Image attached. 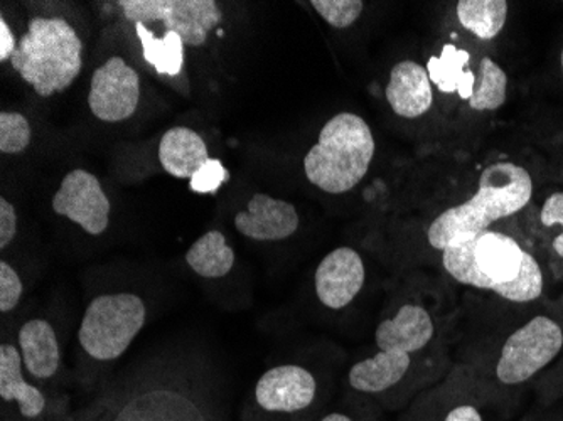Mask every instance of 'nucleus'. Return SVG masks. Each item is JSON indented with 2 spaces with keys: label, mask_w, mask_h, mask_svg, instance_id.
<instances>
[{
  "label": "nucleus",
  "mask_w": 563,
  "mask_h": 421,
  "mask_svg": "<svg viewBox=\"0 0 563 421\" xmlns=\"http://www.w3.org/2000/svg\"><path fill=\"white\" fill-rule=\"evenodd\" d=\"M201 135L188 126H174L161 139L159 163L177 179H189L210 160Z\"/></svg>",
  "instance_id": "19"
},
{
  "label": "nucleus",
  "mask_w": 563,
  "mask_h": 421,
  "mask_svg": "<svg viewBox=\"0 0 563 421\" xmlns=\"http://www.w3.org/2000/svg\"><path fill=\"white\" fill-rule=\"evenodd\" d=\"M145 318L144 300L135 293H103L88 303L78 342L91 359H119L144 329Z\"/></svg>",
  "instance_id": "6"
},
{
  "label": "nucleus",
  "mask_w": 563,
  "mask_h": 421,
  "mask_svg": "<svg viewBox=\"0 0 563 421\" xmlns=\"http://www.w3.org/2000/svg\"><path fill=\"white\" fill-rule=\"evenodd\" d=\"M141 100V78L125 59L110 58L91 76L88 107L101 122L117 123L131 119Z\"/></svg>",
  "instance_id": "9"
},
{
  "label": "nucleus",
  "mask_w": 563,
  "mask_h": 421,
  "mask_svg": "<svg viewBox=\"0 0 563 421\" xmlns=\"http://www.w3.org/2000/svg\"><path fill=\"white\" fill-rule=\"evenodd\" d=\"M44 421H228L213 392L189 378L156 376L120 383L80 410Z\"/></svg>",
  "instance_id": "1"
},
{
  "label": "nucleus",
  "mask_w": 563,
  "mask_h": 421,
  "mask_svg": "<svg viewBox=\"0 0 563 421\" xmlns=\"http://www.w3.org/2000/svg\"><path fill=\"white\" fill-rule=\"evenodd\" d=\"M81 51L80 36L66 19L34 18L11 56V65L40 97L47 98L68 90L80 76Z\"/></svg>",
  "instance_id": "4"
},
{
  "label": "nucleus",
  "mask_w": 563,
  "mask_h": 421,
  "mask_svg": "<svg viewBox=\"0 0 563 421\" xmlns=\"http://www.w3.org/2000/svg\"><path fill=\"white\" fill-rule=\"evenodd\" d=\"M319 421H356L350 417V414L341 413V411H334V413L325 414L324 418H321Z\"/></svg>",
  "instance_id": "34"
},
{
  "label": "nucleus",
  "mask_w": 563,
  "mask_h": 421,
  "mask_svg": "<svg viewBox=\"0 0 563 421\" xmlns=\"http://www.w3.org/2000/svg\"><path fill=\"white\" fill-rule=\"evenodd\" d=\"M311 5L334 30H347L365 9L362 0H312Z\"/></svg>",
  "instance_id": "28"
},
{
  "label": "nucleus",
  "mask_w": 563,
  "mask_h": 421,
  "mask_svg": "<svg viewBox=\"0 0 563 421\" xmlns=\"http://www.w3.org/2000/svg\"><path fill=\"white\" fill-rule=\"evenodd\" d=\"M438 325L423 303L407 302L391 318L383 319L375 331L376 350L419 356L435 341Z\"/></svg>",
  "instance_id": "13"
},
{
  "label": "nucleus",
  "mask_w": 563,
  "mask_h": 421,
  "mask_svg": "<svg viewBox=\"0 0 563 421\" xmlns=\"http://www.w3.org/2000/svg\"><path fill=\"white\" fill-rule=\"evenodd\" d=\"M227 179L228 170L224 169L221 160L210 159L191 177L189 186L196 195H211L217 192Z\"/></svg>",
  "instance_id": "31"
},
{
  "label": "nucleus",
  "mask_w": 563,
  "mask_h": 421,
  "mask_svg": "<svg viewBox=\"0 0 563 421\" xmlns=\"http://www.w3.org/2000/svg\"><path fill=\"white\" fill-rule=\"evenodd\" d=\"M560 65H562V69H563V49H562V55H560Z\"/></svg>",
  "instance_id": "35"
},
{
  "label": "nucleus",
  "mask_w": 563,
  "mask_h": 421,
  "mask_svg": "<svg viewBox=\"0 0 563 421\" xmlns=\"http://www.w3.org/2000/svg\"><path fill=\"white\" fill-rule=\"evenodd\" d=\"M474 75L473 93L467 100L470 109L474 112H496L501 109L508 98L509 80L505 69L495 59L483 56Z\"/></svg>",
  "instance_id": "22"
},
{
  "label": "nucleus",
  "mask_w": 563,
  "mask_h": 421,
  "mask_svg": "<svg viewBox=\"0 0 563 421\" xmlns=\"http://www.w3.org/2000/svg\"><path fill=\"white\" fill-rule=\"evenodd\" d=\"M525 253L527 250L514 236L488 230L471 242L441 252V263L457 284L506 300L509 284L523 268Z\"/></svg>",
  "instance_id": "5"
},
{
  "label": "nucleus",
  "mask_w": 563,
  "mask_h": 421,
  "mask_svg": "<svg viewBox=\"0 0 563 421\" xmlns=\"http://www.w3.org/2000/svg\"><path fill=\"white\" fill-rule=\"evenodd\" d=\"M562 350V325L550 315H533L503 341L493 379L503 388L525 385L550 366Z\"/></svg>",
  "instance_id": "7"
},
{
  "label": "nucleus",
  "mask_w": 563,
  "mask_h": 421,
  "mask_svg": "<svg viewBox=\"0 0 563 421\" xmlns=\"http://www.w3.org/2000/svg\"><path fill=\"white\" fill-rule=\"evenodd\" d=\"M467 62V53L464 51H452L448 47L444 53V58L441 62H433L432 71H441L442 78L435 80V84L441 85V90L445 93H454L459 91L463 100H470L473 93L474 75L473 71H464V65Z\"/></svg>",
  "instance_id": "25"
},
{
  "label": "nucleus",
  "mask_w": 563,
  "mask_h": 421,
  "mask_svg": "<svg viewBox=\"0 0 563 421\" xmlns=\"http://www.w3.org/2000/svg\"><path fill=\"white\" fill-rule=\"evenodd\" d=\"M135 31L148 65L154 66L159 75L177 76L181 73L185 65V41L179 34L167 31L166 36L156 37L145 24L135 25Z\"/></svg>",
  "instance_id": "23"
},
{
  "label": "nucleus",
  "mask_w": 563,
  "mask_h": 421,
  "mask_svg": "<svg viewBox=\"0 0 563 421\" xmlns=\"http://www.w3.org/2000/svg\"><path fill=\"white\" fill-rule=\"evenodd\" d=\"M318 397V379L307 367L282 364L261 376L255 386V401L274 414H294L311 408Z\"/></svg>",
  "instance_id": "11"
},
{
  "label": "nucleus",
  "mask_w": 563,
  "mask_h": 421,
  "mask_svg": "<svg viewBox=\"0 0 563 421\" xmlns=\"http://www.w3.org/2000/svg\"><path fill=\"white\" fill-rule=\"evenodd\" d=\"M31 132L30 122L21 113H0V152L2 154H22L30 147Z\"/></svg>",
  "instance_id": "27"
},
{
  "label": "nucleus",
  "mask_w": 563,
  "mask_h": 421,
  "mask_svg": "<svg viewBox=\"0 0 563 421\" xmlns=\"http://www.w3.org/2000/svg\"><path fill=\"white\" fill-rule=\"evenodd\" d=\"M375 152V137L365 119L356 113H338L324 123L318 144L303 157V173L321 191L344 195L365 179Z\"/></svg>",
  "instance_id": "3"
},
{
  "label": "nucleus",
  "mask_w": 563,
  "mask_h": 421,
  "mask_svg": "<svg viewBox=\"0 0 563 421\" xmlns=\"http://www.w3.org/2000/svg\"><path fill=\"white\" fill-rule=\"evenodd\" d=\"M18 233V214L8 199H0V248L4 250L14 242Z\"/></svg>",
  "instance_id": "32"
},
{
  "label": "nucleus",
  "mask_w": 563,
  "mask_h": 421,
  "mask_svg": "<svg viewBox=\"0 0 563 421\" xmlns=\"http://www.w3.org/2000/svg\"><path fill=\"white\" fill-rule=\"evenodd\" d=\"M24 285L11 263L0 262V312H11L21 302Z\"/></svg>",
  "instance_id": "30"
},
{
  "label": "nucleus",
  "mask_w": 563,
  "mask_h": 421,
  "mask_svg": "<svg viewBox=\"0 0 563 421\" xmlns=\"http://www.w3.org/2000/svg\"><path fill=\"white\" fill-rule=\"evenodd\" d=\"M509 4L506 0H459V24L481 41H493L505 30Z\"/></svg>",
  "instance_id": "21"
},
{
  "label": "nucleus",
  "mask_w": 563,
  "mask_h": 421,
  "mask_svg": "<svg viewBox=\"0 0 563 421\" xmlns=\"http://www.w3.org/2000/svg\"><path fill=\"white\" fill-rule=\"evenodd\" d=\"M235 252L220 231H208L186 253V263L202 278L227 277L235 267Z\"/></svg>",
  "instance_id": "20"
},
{
  "label": "nucleus",
  "mask_w": 563,
  "mask_h": 421,
  "mask_svg": "<svg viewBox=\"0 0 563 421\" xmlns=\"http://www.w3.org/2000/svg\"><path fill=\"white\" fill-rule=\"evenodd\" d=\"M412 367L413 356L376 351L373 356L357 361L351 367L347 383L354 391L378 397L398 388L412 373Z\"/></svg>",
  "instance_id": "17"
},
{
  "label": "nucleus",
  "mask_w": 563,
  "mask_h": 421,
  "mask_svg": "<svg viewBox=\"0 0 563 421\" xmlns=\"http://www.w3.org/2000/svg\"><path fill=\"white\" fill-rule=\"evenodd\" d=\"M388 104L401 119L416 120L430 112L433 104L429 69L413 59H404L391 68L387 90Z\"/></svg>",
  "instance_id": "15"
},
{
  "label": "nucleus",
  "mask_w": 563,
  "mask_h": 421,
  "mask_svg": "<svg viewBox=\"0 0 563 421\" xmlns=\"http://www.w3.org/2000/svg\"><path fill=\"white\" fill-rule=\"evenodd\" d=\"M15 47H18V44H15L11 27H9L5 19H0V62L5 63L11 59Z\"/></svg>",
  "instance_id": "33"
},
{
  "label": "nucleus",
  "mask_w": 563,
  "mask_h": 421,
  "mask_svg": "<svg viewBox=\"0 0 563 421\" xmlns=\"http://www.w3.org/2000/svg\"><path fill=\"white\" fill-rule=\"evenodd\" d=\"M119 5L126 21L163 22L169 33L179 34L192 47L207 43L223 18L214 0H120Z\"/></svg>",
  "instance_id": "8"
},
{
  "label": "nucleus",
  "mask_w": 563,
  "mask_h": 421,
  "mask_svg": "<svg viewBox=\"0 0 563 421\" xmlns=\"http://www.w3.org/2000/svg\"><path fill=\"white\" fill-rule=\"evenodd\" d=\"M22 354L14 344L0 346V398L4 403H18L19 417L24 421H44L53 411L37 386L22 375Z\"/></svg>",
  "instance_id": "16"
},
{
  "label": "nucleus",
  "mask_w": 563,
  "mask_h": 421,
  "mask_svg": "<svg viewBox=\"0 0 563 421\" xmlns=\"http://www.w3.org/2000/svg\"><path fill=\"white\" fill-rule=\"evenodd\" d=\"M296 206L257 192L250 199L246 211L236 214L235 228L253 242H284L299 230Z\"/></svg>",
  "instance_id": "14"
},
{
  "label": "nucleus",
  "mask_w": 563,
  "mask_h": 421,
  "mask_svg": "<svg viewBox=\"0 0 563 421\" xmlns=\"http://www.w3.org/2000/svg\"><path fill=\"white\" fill-rule=\"evenodd\" d=\"M533 196V179L520 164L496 163L481 173L473 198L451 206L427 228V243L435 252L463 245L492 230L496 221L515 217Z\"/></svg>",
  "instance_id": "2"
},
{
  "label": "nucleus",
  "mask_w": 563,
  "mask_h": 421,
  "mask_svg": "<svg viewBox=\"0 0 563 421\" xmlns=\"http://www.w3.org/2000/svg\"><path fill=\"white\" fill-rule=\"evenodd\" d=\"M51 208L59 217L68 218L85 233L100 236L110 223V201L100 180L85 169L66 174Z\"/></svg>",
  "instance_id": "10"
},
{
  "label": "nucleus",
  "mask_w": 563,
  "mask_h": 421,
  "mask_svg": "<svg viewBox=\"0 0 563 421\" xmlns=\"http://www.w3.org/2000/svg\"><path fill=\"white\" fill-rule=\"evenodd\" d=\"M540 221L547 228H560L553 236L552 250L559 258L563 259V191L553 192L543 201L540 209Z\"/></svg>",
  "instance_id": "29"
},
{
  "label": "nucleus",
  "mask_w": 563,
  "mask_h": 421,
  "mask_svg": "<svg viewBox=\"0 0 563 421\" xmlns=\"http://www.w3.org/2000/svg\"><path fill=\"white\" fill-rule=\"evenodd\" d=\"M19 351L25 372L37 381L55 378L62 366V350L55 328L44 319H31L18 334Z\"/></svg>",
  "instance_id": "18"
},
{
  "label": "nucleus",
  "mask_w": 563,
  "mask_h": 421,
  "mask_svg": "<svg viewBox=\"0 0 563 421\" xmlns=\"http://www.w3.org/2000/svg\"><path fill=\"white\" fill-rule=\"evenodd\" d=\"M464 367H457L441 385L433 386L429 391L422 392L416 403L407 410L401 421H442L449 403L457 391L463 379Z\"/></svg>",
  "instance_id": "24"
},
{
  "label": "nucleus",
  "mask_w": 563,
  "mask_h": 421,
  "mask_svg": "<svg viewBox=\"0 0 563 421\" xmlns=\"http://www.w3.org/2000/svg\"><path fill=\"white\" fill-rule=\"evenodd\" d=\"M483 400L476 378H474L470 367H464L461 385H459L454 398L449 403L442 421H486L483 411H481Z\"/></svg>",
  "instance_id": "26"
},
{
  "label": "nucleus",
  "mask_w": 563,
  "mask_h": 421,
  "mask_svg": "<svg viewBox=\"0 0 563 421\" xmlns=\"http://www.w3.org/2000/svg\"><path fill=\"white\" fill-rule=\"evenodd\" d=\"M365 280L363 256L351 246H340L328 253L316 268V296L328 309L343 310L362 293Z\"/></svg>",
  "instance_id": "12"
}]
</instances>
